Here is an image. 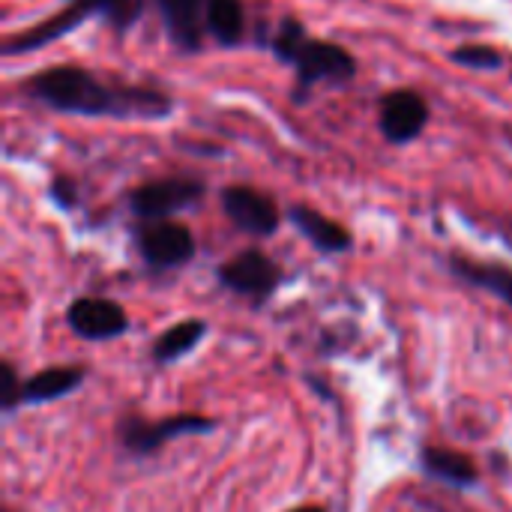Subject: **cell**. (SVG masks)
<instances>
[{
  "mask_svg": "<svg viewBox=\"0 0 512 512\" xmlns=\"http://www.w3.org/2000/svg\"><path fill=\"white\" fill-rule=\"evenodd\" d=\"M21 90L63 114L117 117V120H162L174 111V99L165 90L102 78L84 66L60 63L30 75Z\"/></svg>",
  "mask_w": 512,
  "mask_h": 512,
  "instance_id": "cell-1",
  "label": "cell"
},
{
  "mask_svg": "<svg viewBox=\"0 0 512 512\" xmlns=\"http://www.w3.org/2000/svg\"><path fill=\"white\" fill-rule=\"evenodd\" d=\"M273 54L282 63H291L297 72V93L294 99L303 102L306 93L315 84H348L357 78V60L354 54L330 39H315L306 33V27L297 18H285L276 30V36L270 39Z\"/></svg>",
  "mask_w": 512,
  "mask_h": 512,
  "instance_id": "cell-2",
  "label": "cell"
},
{
  "mask_svg": "<svg viewBox=\"0 0 512 512\" xmlns=\"http://www.w3.org/2000/svg\"><path fill=\"white\" fill-rule=\"evenodd\" d=\"M141 9H144V0H66V6L60 12L48 15L45 21H39L30 30H21V33L9 36L3 42V54L15 57V54L39 51V48L51 45L54 39H60V36L72 33L75 27H81L90 15H99L117 33H126L141 18Z\"/></svg>",
  "mask_w": 512,
  "mask_h": 512,
  "instance_id": "cell-3",
  "label": "cell"
},
{
  "mask_svg": "<svg viewBox=\"0 0 512 512\" xmlns=\"http://www.w3.org/2000/svg\"><path fill=\"white\" fill-rule=\"evenodd\" d=\"M216 420L207 414H171L162 420H144L138 414H126L117 420L114 435L117 444L132 453V456H153L159 453L165 444H171L174 438L183 435H210L216 432Z\"/></svg>",
  "mask_w": 512,
  "mask_h": 512,
  "instance_id": "cell-4",
  "label": "cell"
},
{
  "mask_svg": "<svg viewBox=\"0 0 512 512\" xmlns=\"http://www.w3.org/2000/svg\"><path fill=\"white\" fill-rule=\"evenodd\" d=\"M216 279L225 291L237 294V297H249L255 303H267L279 285L285 282L282 267L261 249H243L234 258H228L225 264H219Z\"/></svg>",
  "mask_w": 512,
  "mask_h": 512,
  "instance_id": "cell-5",
  "label": "cell"
},
{
  "mask_svg": "<svg viewBox=\"0 0 512 512\" xmlns=\"http://www.w3.org/2000/svg\"><path fill=\"white\" fill-rule=\"evenodd\" d=\"M207 186L198 177H159L135 186L129 192V210L141 222H159L171 219L174 213L198 204L204 198Z\"/></svg>",
  "mask_w": 512,
  "mask_h": 512,
  "instance_id": "cell-6",
  "label": "cell"
},
{
  "mask_svg": "<svg viewBox=\"0 0 512 512\" xmlns=\"http://www.w3.org/2000/svg\"><path fill=\"white\" fill-rule=\"evenodd\" d=\"M135 249L150 270H177L195 258V237L186 225L159 219L135 228Z\"/></svg>",
  "mask_w": 512,
  "mask_h": 512,
  "instance_id": "cell-7",
  "label": "cell"
},
{
  "mask_svg": "<svg viewBox=\"0 0 512 512\" xmlns=\"http://www.w3.org/2000/svg\"><path fill=\"white\" fill-rule=\"evenodd\" d=\"M222 210L225 216L234 222V228H240L243 234H252V237H273L282 225V210L279 204L255 189V186H243V183H234V186H225L222 195Z\"/></svg>",
  "mask_w": 512,
  "mask_h": 512,
  "instance_id": "cell-8",
  "label": "cell"
},
{
  "mask_svg": "<svg viewBox=\"0 0 512 512\" xmlns=\"http://www.w3.org/2000/svg\"><path fill=\"white\" fill-rule=\"evenodd\" d=\"M426 126H429V102L417 90L396 87L381 99L378 129L390 144H396V147L411 144L426 132Z\"/></svg>",
  "mask_w": 512,
  "mask_h": 512,
  "instance_id": "cell-9",
  "label": "cell"
},
{
  "mask_svg": "<svg viewBox=\"0 0 512 512\" xmlns=\"http://www.w3.org/2000/svg\"><path fill=\"white\" fill-rule=\"evenodd\" d=\"M66 324L84 342H111L126 336L129 315L120 303L108 297H78L66 309Z\"/></svg>",
  "mask_w": 512,
  "mask_h": 512,
  "instance_id": "cell-10",
  "label": "cell"
},
{
  "mask_svg": "<svg viewBox=\"0 0 512 512\" xmlns=\"http://www.w3.org/2000/svg\"><path fill=\"white\" fill-rule=\"evenodd\" d=\"M171 45L183 54H195L207 33V0H153Z\"/></svg>",
  "mask_w": 512,
  "mask_h": 512,
  "instance_id": "cell-11",
  "label": "cell"
},
{
  "mask_svg": "<svg viewBox=\"0 0 512 512\" xmlns=\"http://www.w3.org/2000/svg\"><path fill=\"white\" fill-rule=\"evenodd\" d=\"M288 222L324 255H342V252H351V246H354V237L342 222L324 216L321 210H315L309 204H291Z\"/></svg>",
  "mask_w": 512,
  "mask_h": 512,
  "instance_id": "cell-12",
  "label": "cell"
},
{
  "mask_svg": "<svg viewBox=\"0 0 512 512\" xmlns=\"http://www.w3.org/2000/svg\"><path fill=\"white\" fill-rule=\"evenodd\" d=\"M87 381V366H48L21 384V408L48 405L72 396Z\"/></svg>",
  "mask_w": 512,
  "mask_h": 512,
  "instance_id": "cell-13",
  "label": "cell"
},
{
  "mask_svg": "<svg viewBox=\"0 0 512 512\" xmlns=\"http://www.w3.org/2000/svg\"><path fill=\"white\" fill-rule=\"evenodd\" d=\"M447 267L456 279L468 282L471 288L489 291L492 297L504 300L512 309V267L495 264V261H477V258L459 255V252H453L447 258Z\"/></svg>",
  "mask_w": 512,
  "mask_h": 512,
  "instance_id": "cell-14",
  "label": "cell"
},
{
  "mask_svg": "<svg viewBox=\"0 0 512 512\" xmlns=\"http://www.w3.org/2000/svg\"><path fill=\"white\" fill-rule=\"evenodd\" d=\"M420 471L450 489H471L480 483V471L471 456L447 450V447H423L420 450Z\"/></svg>",
  "mask_w": 512,
  "mask_h": 512,
  "instance_id": "cell-15",
  "label": "cell"
},
{
  "mask_svg": "<svg viewBox=\"0 0 512 512\" xmlns=\"http://www.w3.org/2000/svg\"><path fill=\"white\" fill-rule=\"evenodd\" d=\"M207 333H210V327H207L204 318H183V321H177L174 327H168V330H162L156 336V342L150 348V360L159 363V366L177 363L186 354H192L204 342Z\"/></svg>",
  "mask_w": 512,
  "mask_h": 512,
  "instance_id": "cell-16",
  "label": "cell"
},
{
  "mask_svg": "<svg viewBox=\"0 0 512 512\" xmlns=\"http://www.w3.org/2000/svg\"><path fill=\"white\" fill-rule=\"evenodd\" d=\"M246 30L243 0H207V33L222 48H237Z\"/></svg>",
  "mask_w": 512,
  "mask_h": 512,
  "instance_id": "cell-17",
  "label": "cell"
},
{
  "mask_svg": "<svg viewBox=\"0 0 512 512\" xmlns=\"http://www.w3.org/2000/svg\"><path fill=\"white\" fill-rule=\"evenodd\" d=\"M450 60L459 63V66H465V69H474V72H495V69L504 66V54L495 45H483V42L459 45L450 54Z\"/></svg>",
  "mask_w": 512,
  "mask_h": 512,
  "instance_id": "cell-18",
  "label": "cell"
},
{
  "mask_svg": "<svg viewBox=\"0 0 512 512\" xmlns=\"http://www.w3.org/2000/svg\"><path fill=\"white\" fill-rule=\"evenodd\" d=\"M21 378L15 372V366L9 360L0 363V408H3V417H12L18 408H21Z\"/></svg>",
  "mask_w": 512,
  "mask_h": 512,
  "instance_id": "cell-19",
  "label": "cell"
},
{
  "mask_svg": "<svg viewBox=\"0 0 512 512\" xmlns=\"http://www.w3.org/2000/svg\"><path fill=\"white\" fill-rule=\"evenodd\" d=\"M48 195L63 207V210H72L78 204V192H75V180L69 177H54L51 186H48Z\"/></svg>",
  "mask_w": 512,
  "mask_h": 512,
  "instance_id": "cell-20",
  "label": "cell"
},
{
  "mask_svg": "<svg viewBox=\"0 0 512 512\" xmlns=\"http://www.w3.org/2000/svg\"><path fill=\"white\" fill-rule=\"evenodd\" d=\"M498 231L504 234V240L512 246V222H507V219H504V222H498Z\"/></svg>",
  "mask_w": 512,
  "mask_h": 512,
  "instance_id": "cell-21",
  "label": "cell"
},
{
  "mask_svg": "<svg viewBox=\"0 0 512 512\" xmlns=\"http://www.w3.org/2000/svg\"><path fill=\"white\" fill-rule=\"evenodd\" d=\"M288 512H324V507H312V504H309V507H294V510Z\"/></svg>",
  "mask_w": 512,
  "mask_h": 512,
  "instance_id": "cell-22",
  "label": "cell"
},
{
  "mask_svg": "<svg viewBox=\"0 0 512 512\" xmlns=\"http://www.w3.org/2000/svg\"><path fill=\"white\" fill-rule=\"evenodd\" d=\"M0 512H12V510H0Z\"/></svg>",
  "mask_w": 512,
  "mask_h": 512,
  "instance_id": "cell-23",
  "label": "cell"
}]
</instances>
